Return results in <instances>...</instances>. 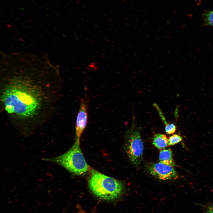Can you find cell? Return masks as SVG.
<instances>
[{"instance_id": "cell-1", "label": "cell", "mask_w": 213, "mask_h": 213, "mask_svg": "<svg viewBox=\"0 0 213 213\" xmlns=\"http://www.w3.org/2000/svg\"><path fill=\"white\" fill-rule=\"evenodd\" d=\"M53 88L31 80L13 78L3 84L1 99L12 119L21 124L32 123L43 116L53 100Z\"/></svg>"}, {"instance_id": "cell-2", "label": "cell", "mask_w": 213, "mask_h": 213, "mask_svg": "<svg viewBox=\"0 0 213 213\" xmlns=\"http://www.w3.org/2000/svg\"><path fill=\"white\" fill-rule=\"evenodd\" d=\"M89 187L96 196L102 199H115L122 194L124 188L120 181L92 169L88 178Z\"/></svg>"}, {"instance_id": "cell-3", "label": "cell", "mask_w": 213, "mask_h": 213, "mask_svg": "<svg viewBox=\"0 0 213 213\" xmlns=\"http://www.w3.org/2000/svg\"><path fill=\"white\" fill-rule=\"evenodd\" d=\"M80 144V142L75 140L72 147L65 153L54 157L43 159L58 164L75 174H84L88 170L89 167L83 154Z\"/></svg>"}, {"instance_id": "cell-4", "label": "cell", "mask_w": 213, "mask_h": 213, "mask_svg": "<svg viewBox=\"0 0 213 213\" xmlns=\"http://www.w3.org/2000/svg\"><path fill=\"white\" fill-rule=\"evenodd\" d=\"M125 149L130 161L135 166L138 165L141 161L143 145L141 135L133 120L130 129L125 135Z\"/></svg>"}, {"instance_id": "cell-5", "label": "cell", "mask_w": 213, "mask_h": 213, "mask_svg": "<svg viewBox=\"0 0 213 213\" xmlns=\"http://www.w3.org/2000/svg\"><path fill=\"white\" fill-rule=\"evenodd\" d=\"M148 172L152 176L163 180H175L178 178L173 167L159 162L151 163L146 165Z\"/></svg>"}, {"instance_id": "cell-6", "label": "cell", "mask_w": 213, "mask_h": 213, "mask_svg": "<svg viewBox=\"0 0 213 213\" xmlns=\"http://www.w3.org/2000/svg\"><path fill=\"white\" fill-rule=\"evenodd\" d=\"M88 102V99L86 96L81 99L80 108L77 117L75 140L79 142H80V138L87 123Z\"/></svg>"}, {"instance_id": "cell-7", "label": "cell", "mask_w": 213, "mask_h": 213, "mask_svg": "<svg viewBox=\"0 0 213 213\" xmlns=\"http://www.w3.org/2000/svg\"><path fill=\"white\" fill-rule=\"evenodd\" d=\"M159 162L166 165L173 167L175 165L171 149H164L160 151L159 157Z\"/></svg>"}, {"instance_id": "cell-8", "label": "cell", "mask_w": 213, "mask_h": 213, "mask_svg": "<svg viewBox=\"0 0 213 213\" xmlns=\"http://www.w3.org/2000/svg\"><path fill=\"white\" fill-rule=\"evenodd\" d=\"M152 143L158 149H163L168 146V139L165 134H156L153 137Z\"/></svg>"}, {"instance_id": "cell-9", "label": "cell", "mask_w": 213, "mask_h": 213, "mask_svg": "<svg viewBox=\"0 0 213 213\" xmlns=\"http://www.w3.org/2000/svg\"><path fill=\"white\" fill-rule=\"evenodd\" d=\"M154 105L158 111L161 119L165 125V130L166 133L168 134L174 133L176 131V129L175 125L173 123H168L162 112L158 106L155 103L154 104Z\"/></svg>"}, {"instance_id": "cell-10", "label": "cell", "mask_w": 213, "mask_h": 213, "mask_svg": "<svg viewBox=\"0 0 213 213\" xmlns=\"http://www.w3.org/2000/svg\"><path fill=\"white\" fill-rule=\"evenodd\" d=\"M203 18L205 25L213 26V11H209L204 12Z\"/></svg>"}, {"instance_id": "cell-11", "label": "cell", "mask_w": 213, "mask_h": 213, "mask_svg": "<svg viewBox=\"0 0 213 213\" xmlns=\"http://www.w3.org/2000/svg\"><path fill=\"white\" fill-rule=\"evenodd\" d=\"M181 136L178 134H174L170 137L168 139V146H172L177 144L182 140Z\"/></svg>"}, {"instance_id": "cell-12", "label": "cell", "mask_w": 213, "mask_h": 213, "mask_svg": "<svg viewBox=\"0 0 213 213\" xmlns=\"http://www.w3.org/2000/svg\"><path fill=\"white\" fill-rule=\"evenodd\" d=\"M205 213H213V205L209 207Z\"/></svg>"}, {"instance_id": "cell-13", "label": "cell", "mask_w": 213, "mask_h": 213, "mask_svg": "<svg viewBox=\"0 0 213 213\" xmlns=\"http://www.w3.org/2000/svg\"><path fill=\"white\" fill-rule=\"evenodd\" d=\"M197 0L199 1H201V0Z\"/></svg>"}]
</instances>
